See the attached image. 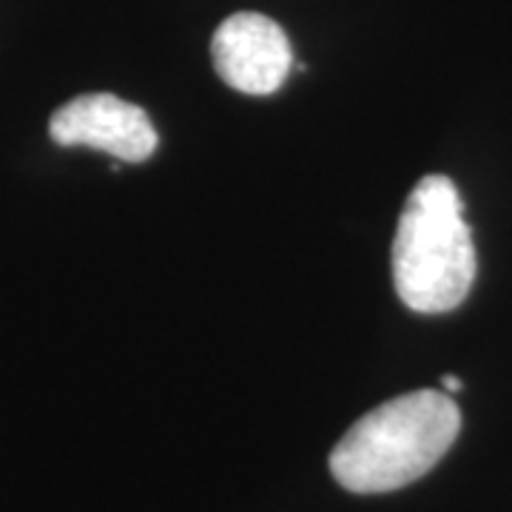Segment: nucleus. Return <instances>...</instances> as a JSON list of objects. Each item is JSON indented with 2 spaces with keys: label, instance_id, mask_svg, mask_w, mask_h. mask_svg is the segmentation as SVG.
Returning a JSON list of instances; mask_svg holds the SVG:
<instances>
[{
  "label": "nucleus",
  "instance_id": "f257e3e1",
  "mask_svg": "<svg viewBox=\"0 0 512 512\" xmlns=\"http://www.w3.org/2000/svg\"><path fill=\"white\" fill-rule=\"evenodd\" d=\"M458 430L461 413L447 393H404L350 427L330 453V473L350 493L402 490L439 464Z\"/></svg>",
  "mask_w": 512,
  "mask_h": 512
},
{
  "label": "nucleus",
  "instance_id": "39448f33",
  "mask_svg": "<svg viewBox=\"0 0 512 512\" xmlns=\"http://www.w3.org/2000/svg\"><path fill=\"white\" fill-rule=\"evenodd\" d=\"M441 384H444V393H447V396L461 390V379H458V376H444V379H441Z\"/></svg>",
  "mask_w": 512,
  "mask_h": 512
},
{
  "label": "nucleus",
  "instance_id": "f03ea898",
  "mask_svg": "<svg viewBox=\"0 0 512 512\" xmlns=\"http://www.w3.org/2000/svg\"><path fill=\"white\" fill-rule=\"evenodd\" d=\"M476 282V248L456 183L421 177L393 239V285L410 311H456Z\"/></svg>",
  "mask_w": 512,
  "mask_h": 512
},
{
  "label": "nucleus",
  "instance_id": "7ed1b4c3",
  "mask_svg": "<svg viewBox=\"0 0 512 512\" xmlns=\"http://www.w3.org/2000/svg\"><path fill=\"white\" fill-rule=\"evenodd\" d=\"M49 134L63 148H97L117 163H146L157 151V128L140 106L123 97L80 94L52 114Z\"/></svg>",
  "mask_w": 512,
  "mask_h": 512
},
{
  "label": "nucleus",
  "instance_id": "20e7f679",
  "mask_svg": "<svg viewBox=\"0 0 512 512\" xmlns=\"http://www.w3.org/2000/svg\"><path fill=\"white\" fill-rule=\"evenodd\" d=\"M214 69L242 94H274L293 66L291 40L285 29L259 12H237L220 23L211 40Z\"/></svg>",
  "mask_w": 512,
  "mask_h": 512
}]
</instances>
